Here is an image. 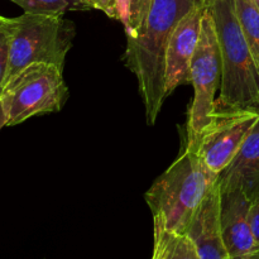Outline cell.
Segmentation results:
<instances>
[{
	"instance_id": "obj_13",
	"label": "cell",
	"mask_w": 259,
	"mask_h": 259,
	"mask_svg": "<svg viewBox=\"0 0 259 259\" xmlns=\"http://www.w3.org/2000/svg\"><path fill=\"white\" fill-rule=\"evenodd\" d=\"M238 20L259 68V9L249 0H234Z\"/></svg>"
},
{
	"instance_id": "obj_15",
	"label": "cell",
	"mask_w": 259,
	"mask_h": 259,
	"mask_svg": "<svg viewBox=\"0 0 259 259\" xmlns=\"http://www.w3.org/2000/svg\"><path fill=\"white\" fill-rule=\"evenodd\" d=\"M153 0H118L119 18L126 37H134L141 29Z\"/></svg>"
},
{
	"instance_id": "obj_19",
	"label": "cell",
	"mask_w": 259,
	"mask_h": 259,
	"mask_svg": "<svg viewBox=\"0 0 259 259\" xmlns=\"http://www.w3.org/2000/svg\"><path fill=\"white\" fill-rule=\"evenodd\" d=\"M7 124H8L7 109H5L2 98H0V129L4 128V126H7Z\"/></svg>"
},
{
	"instance_id": "obj_21",
	"label": "cell",
	"mask_w": 259,
	"mask_h": 259,
	"mask_svg": "<svg viewBox=\"0 0 259 259\" xmlns=\"http://www.w3.org/2000/svg\"><path fill=\"white\" fill-rule=\"evenodd\" d=\"M247 259H259V248L257 250H254V252H253Z\"/></svg>"
},
{
	"instance_id": "obj_14",
	"label": "cell",
	"mask_w": 259,
	"mask_h": 259,
	"mask_svg": "<svg viewBox=\"0 0 259 259\" xmlns=\"http://www.w3.org/2000/svg\"><path fill=\"white\" fill-rule=\"evenodd\" d=\"M19 5L24 13L47 15H63L67 12L90 10L86 0H10Z\"/></svg>"
},
{
	"instance_id": "obj_7",
	"label": "cell",
	"mask_w": 259,
	"mask_h": 259,
	"mask_svg": "<svg viewBox=\"0 0 259 259\" xmlns=\"http://www.w3.org/2000/svg\"><path fill=\"white\" fill-rule=\"evenodd\" d=\"M259 119L255 113H212L197 139L195 153L209 171L219 176L232 162Z\"/></svg>"
},
{
	"instance_id": "obj_17",
	"label": "cell",
	"mask_w": 259,
	"mask_h": 259,
	"mask_svg": "<svg viewBox=\"0 0 259 259\" xmlns=\"http://www.w3.org/2000/svg\"><path fill=\"white\" fill-rule=\"evenodd\" d=\"M86 2L93 9L101 10L109 18H113V19L119 18L118 0H86Z\"/></svg>"
},
{
	"instance_id": "obj_20",
	"label": "cell",
	"mask_w": 259,
	"mask_h": 259,
	"mask_svg": "<svg viewBox=\"0 0 259 259\" xmlns=\"http://www.w3.org/2000/svg\"><path fill=\"white\" fill-rule=\"evenodd\" d=\"M211 3H212V0H194L195 8H202V9H206V8H209Z\"/></svg>"
},
{
	"instance_id": "obj_2",
	"label": "cell",
	"mask_w": 259,
	"mask_h": 259,
	"mask_svg": "<svg viewBox=\"0 0 259 259\" xmlns=\"http://www.w3.org/2000/svg\"><path fill=\"white\" fill-rule=\"evenodd\" d=\"M209 10L222 56L220 94L214 113L259 114V68L238 20L235 2L212 0Z\"/></svg>"
},
{
	"instance_id": "obj_11",
	"label": "cell",
	"mask_w": 259,
	"mask_h": 259,
	"mask_svg": "<svg viewBox=\"0 0 259 259\" xmlns=\"http://www.w3.org/2000/svg\"><path fill=\"white\" fill-rule=\"evenodd\" d=\"M218 182L220 191L240 190L250 201L259 196V119Z\"/></svg>"
},
{
	"instance_id": "obj_1",
	"label": "cell",
	"mask_w": 259,
	"mask_h": 259,
	"mask_svg": "<svg viewBox=\"0 0 259 259\" xmlns=\"http://www.w3.org/2000/svg\"><path fill=\"white\" fill-rule=\"evenodd\" d=\"M194 8V0H153L138 33L126 37L123 60L138 81L149 125L156 123L166 100L164 72L169 37L180 20Z\"/></svg>"
},
{
	"instance_id": "obj_4",
	"label": "cell",
	"mask_w": 259,
	"mask_h": 259,
	"mask_svg": "<svg viewBox=\"0 0 259 259\" xmlns=\"http://www.w3.org/2000/svg\"><path fill=\"white\" fill-rule=\"evenodd\" d=\"M12 19L9 62L3 88L32 63H48L63 70L76 34L71 20L65 19L63 15L32 13H23Z\"/></svg>"
},
{
	"instance_id": "obj_9",
	"label": "cell",
	"mask_w": 259,
	"mask_h": 259,
	"mask_svg": "<svg viewBox=\"0 0 259 259\" xmlns=\"http://www.w3.org/2000/svg\"><path fill=\"white\" fill-rule=\"evenodd\" d=\"M250 200L240 190L220 191V227L233 259H247L258 245L249 223Z\"/></svg>"
},
{
	"instance_id": "obj_8",
	"label": "cell",
	"mask_w": 259,
	"mask_h": 259,
	"mask_svg": "<svg viewBox=\"0 0 259 259\" xmlns=\"http://www.w3.org/2000/svg\"><path fill=\"white\" fill-rule=\"evenodd\" d=\"M205 9L194 8L175 27L166 50V99L180 85L191 83V62L196 52Z\"/></svg>"
},
{
	"instance_id": "obj_22",
	"label": "cell",
	"mask_w": 259,
	"mask_h": 259,
	"mask_svg": "<svg viewBox=\"0 0 259 259\" xmlns=\"http://www.w3.org/2000/svg\"><path fill=\"white\" fill-rule=\"evenodd\" d=\"M249 2L253 3V4H254L255 7H257L258 9H259V0H249Z\"/></svg>"
},
{
	"instance_id": "obj_3",
	"label": "cell",
	"mask_w": 259,
	"mask_h": 259,
	"mask_svg": "<svg viewBox=\"0 0 259 259\" xmlns=\"http://www.w3.org/2000/svg\"><path fill=\"white\" fill-rule=\"evenodd\" d=\"M218 177L206 168L194 151L185 148L144 195L154 224L171 232L186 233Z\"/></svg>"
},
{
	"instance_id": "obj_5",
	"label": "cell",
	"mask_w": 259,
	"mask_h": 259,
	"mask_svg": "<svg viewBox=\"0 0 259 259\" xmlns=\"http://www.w3.org/2000/svg\"><path fill=\"white\" fill-rule=\"evenodd\" d=\"M70 96L63 70L48 63H32L15 75L0 93L8 114L7 126L43 114L57 113Z\"/></svg>"
},
{
	"instance_id": "obj_18",
	"label": "cell",
	"mask_w": 259,
	"mask_h": 259,
	"mask_svg": "<svg viewBox=\"0 0 259 259\" xmlns=\"http://www.w3.org/2000/svg\"><path fill=\"white\" fill-rule=\"evenodd\" d=\"M249 223H250V228H252L253 237H254L255 243H257L259 248V196L257 199L250 201Z\"/></svg>"
},
{
	"instance_id": "obj_10",
	"label": "cell",
	"mask_w": 259,
	"mask_h": 259,
	"mask_svg": "<svg viewBox=\"0 0 259 259\" xmlns=\"http://www.w3.org/2000/svg\"><path fill=\"white\" fill-rule=\"evenodd\" d=\"M219 212L220 186L217 181L202 200L186 230L200 259H233L223 238Z\"/></svg>"
},
{
	"instance_id": "obj_16",
	"label": "cell",
	"mask_w": 259,
	"mask_h": 259,
	"mask_svg": "<svg viewBox=\"0 0 259 259\" xmlns=\"http://www.w3.org/2000/svg\"><path fill=\"white\" fill-rule=\"evenodd\" d=\"M13 34V19L0 15V93H2L4 78L7 75L9 62L10 40Z\"/></svg>"
},
{
	"instance_id": "obj_6",
	"label": "cell",
	"mask_w": 259,
	"mask_h": 259,
	"mask_svg": "<svg viewBox=\"0 0 259 259\" xmlns=\"http://www.w3.org/2000/svg\"><path fill=\"white\" fill-rule=\"evenodd\" d=\"M222 81V56L214 19L206 8L202 15L201 32L191 62V83L194 100L187 118L186 148L195 151L201 132L212 119L215 95Z\"/></svg>"
},
{
	"instance_id": "obj_12",
	"label": "cell",
	"mask_w": 259,
	"mask_h": 259,
	"mask_svg": "<svg viewBox=\"0 0 259 259\" xmlns=\"http://www.w3.org/2000/svg\"><path fill=\"white\" fill-rule=\"evenodd\" d=\"M152 259H200L195 244L186 233L171 232L154 224Z\"/></svg>"
}]
</instances>
